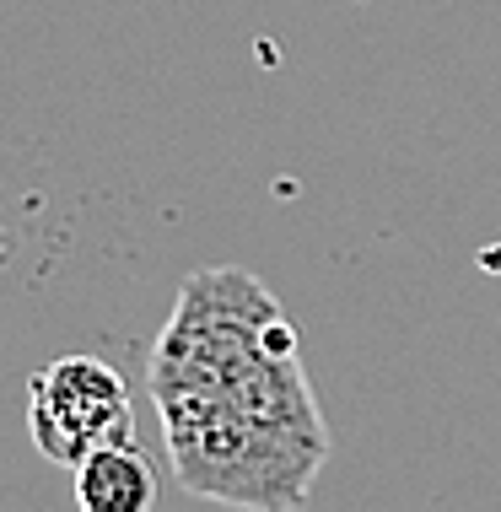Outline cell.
<instances>
[{
  "label": "cell",
  "instance_id": "1",
  "mask_svg": "<svg viewBox=\"0 0 501 512\" xmlns=\"http://www.w3.org/2000/svg\"><path fill=\"white\" fill-rule=\"evenodd\" d=\"M151 405L178 486L200 502L291 512L329 464L302 335L238 265L194 270L151 351Z\"/></svg>",
  "mask_w": 501,
  "mask_h": 512
},
{
  "label": "cell",
  "instance_id": "2",
  "mask_svg": "<svg viewBox=\"0 0 501 512\" xmlns=\"http://www.w3.org/2000/svg\"><path fill=\"white\" fill-rule=\"evenodd\" d=\"M27 426L44 459L76 469L97 448L135 442L130 383L97 356H60L27 383Z\"/></svg>",
  "mask_w": 501,
  "mask_h": 512
},
{
  "label": "cell",
  "instance_id": "3",
  "mask_svg": "<svg viewBox=\"0 0 501 512\" xmlns=\"http://www.w3.org/2000/svg\"><path fill=\"white\" fill-rule=\"evenodd\" d=\"M157 502V469L135 442L97 448L76 464V507L81 512H146Z\"/></svg>",
  "mask_w": 501,
  "mask_h": 512
}]
</instances>
